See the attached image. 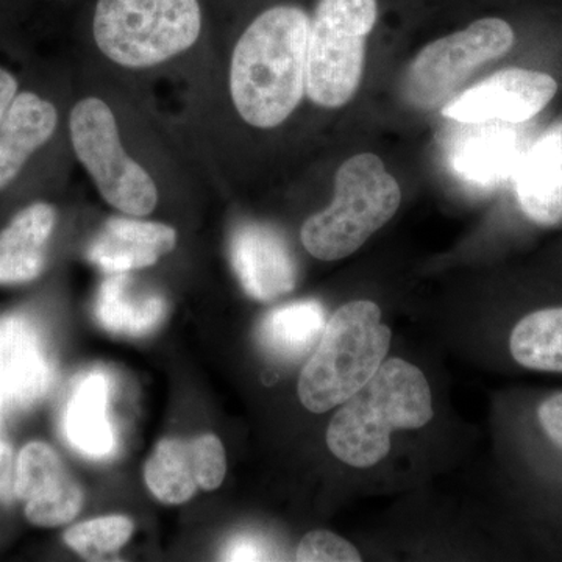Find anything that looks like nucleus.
<instances>
[{
    "mask_svg": "<svg viewBox=\"0 0 562 562\" xmlns=\"http://www.w3.org/2000/svg\"><path fill=\"white\" fill-rule=\"evenodd\" d=\"M310 18L297 7L265 11L233 52L231 91L247 124L273 128L291 116L305 92Z\"/></svg>",
    "mask_w": 562,
    "mask_h": 562,
    "instance_id": "nucleus-1",
    "label": "nucleus"
},
{
    "mask_svg": "<svg viewBox=\"0 0 562 562\" xmlns=\"http://www.w3.org/2000/svg\"><path fill=\"white\" fill-rule=\"evenodd\" d=\"M435 416L430 384L412 362L384 360L371 380L339 405L328 424V450L350 468L368 469L391 452L395 430H417Z\"/></svg>",
    "mask_w": 562,
    "mask_h": 562,
    "instance_id": "nucleus-2",
    "label": "nucleus"
},
{
    "mask_svg": "<svg viewBox=\"0 0 562 562\" xmlns=\"http://www.w3.org/2000/svg\"><path fill=\"white\" fill-rule=\"evenodd\" d=\"M391 328L376 303L342 305L325 324L299 376V398L308 412L324 414L361 390L386 360Z\"/></svg>",
    "mask_w": 562,
    "mask_h": 562,
    "instance_id": "nucleus-3",
    "label": "nucleus"
},
{
    "mask_svg": "<svg viewBox=\"0 0 562 562\" xmlns=\"http://www.w3.org/2000/svg\"><path fill=\"white\" fill-rule=\"evenodd\" d=\"M401 202V187L383 161L355 155L336 173L330 206L303 224V247L322 261L350 257L394 217Z\"/></svg>",
    "mask_w": 562,
    "mask_h": 562,
    "instance_id": "nucleus-4",
    "label": "nucleus"
},
{
    "mask_svg": "<svg viewBox=\"0 0 562 562\" xmlns=\"http://www.w3.org/2000/svg\"><path fill=\"white\" fill-rule=\"evenodd\" d=\"M198 0H99L94 38L125 68H149L190 49L201 35Z\"/></svg>",
    "mask_w": 562,
    "mask_h": 562,
    "instance_id": "nucleus-5",
    "label": "nucleus"
},
{
    "mask_svg": "<svg viewBox=\"0 0 562 562\" xmlns=\"http://www.w3.org/2000/svg\"><path fill=\"white\" fill-rule=\"evenodd\" d=\"M379 20L376 0H321L310 21L305 91L316 105L339 109L364 72L366 40Z\"/></svg>",
    "mask_w": 562,
    "mask_h": 562,
    "instance_id": "nucleus-6",
    "label": "nucleus"
},
{
    "mask_svg": "<svg viewBox=\"0 0 562 562\" xmlns=\"http://www.w3.org/2000/svg\"><path fill=\"white\" fill-rule=\"evenodd\" d=\"M74 150L114 209L131 216H147L155 210L158 191L149 173L121 146L120 131L109 105L101 99H85L70 113Z\"/></svg>",
    "mask_w": 562,
    "mask_h": 562,
    "instance_id": "nucleus-7",
    "label": "nucleus"
},
{
    "mask_svg": "<svg viewBox=\"0 0 562 562\" xmlns=\"http://www.w3.org/2000/svg\"><path fill=\"white\" fill-rule=\"evenodd\" d=\"M516 35L508 22L484 18L464 31L427 44L416 55L405 79L403 92L413 106L436 109L469 79L473 70L512 49Z\"/></svg>",
    "mask_w": 562,
    "mask_h": 562,
    "instance_id": "nucleus-8",
    "label": "nucleus"
},
{
    "mask_svg": "<svg viewBox=\"0 0 562 562\" xmlns=\"http://www.w3.org/2000/svg\"><path fill=\"white\" fill-rule=\"evenodd\" d=\"M557 91L558 83L549 74L503 69L447 102L442 116L461 124L487 121L524 124L538 116Z\"/></svg>",
    "mask_w": 562,
    "mask_h": 562,
    "instance_id": "nucleus-9",
    "label": "nucleus"
},
{
    "mask_svg": "<svg viewBox=\"0 0 562 562\" xmlns=\"http://www.w3.org/2000/svg\"><path fill=\"white\" fill-rule=\"evenodd\" d=\"M16 497L25 502V517L36 527L55 528L76 519L83 491L50 446L31 442L16 464Z\"/></svg>",
    "mask_w": 562,
    "mask_h": 562,
    "instance_id": "nucleus-10",
    "label": "nucleus"
},
{
    "mask_svg": "<svg viewBox=\"0 0 562 562\" xmlns=\"http://www.w3.org/2000/svg\"><path fill=\"white\" fill-rule=\"evenodd\" d=\"M231 257L244 291L257 301L271 302L297 284V266L288 244L268 225H239L233 233Z\"/></svg>",
    "mask_w": 562,
    "mask_h": 562,
    "instance_id": "nucleus-11",
    "label": "nucleus"
},
{
    "mask_svg": "<svg viewBox=\"0 0 562 562\" xmlns=\"http://www.w3.org/2000/svg\"><path fill=\"white\" fill-rule=\"evenodd\" d=\"M54 382V368L31 322L21 316L0 322V394L16 406L38 402Z\"/></svg>",
    "mask_w": 562,
    "mask_h": 562,
    "instance_id": "nucleus-12",
    "label": "nucleus"
},
{
    "mask_svg": "<svg viewBox=\"0 0 562 562\" xmlns=\"http://www.w3.org/2000/svg\"><path fill=\"white\" fill-rule=\"evenodd\" d=\"M520 209L539 225L562 222V122L525 150L514 173Z\"/></svg>",
    "mask_w": 562,
    "mask_h": 562,
    "instance_id": "nucleus-13",
    "label": "nucleus"
},
{
    "mask_svg": "<svg viewBox=\"0 0 562 562\" xmlns=\"http://www.w3.org/2000/svg\"><path fill=\"white\" fill-rule=\"evenodd\" d=\"M176 243L169 225L113 217L91 243L88 260L106 273L132 272L154 266Z\"/></svg>",
    "mask_w": 562,
    "mask_h": 562,
    "instance_id": "nucleus-14",
    "label": "nucleus"
},
{
    "mask_svg": "<svg viewBox=\"0 0 562 562\" xmlns=\"http://www.w3.org/2000/svg\"><path fill=\"white\" fill-rule=\"evenodd\" d=\"M472 125V131L465 132L454 147L453 168L483 187L514 177L528 149H525L522 133L514 127L516 124L487 121Z\"/></svg>",
    "mask_w": 562,
    "mask_h": 562,
    "instance_id": "nucleus-15",
    "label": "nucleus"
},
{
    "mask_svg": "<svg viewBox=\"0 0 562 562\" xmlns=\"http://www.w3.org/2000/svg\"><path fill=\"white\" fill-rule=\"evenodd\" d=\"M165 297L124 273H110L95 301V316L105 330L114 335H149L160 327L166 316Z\"/></svg>",
    "mask_w": 562,
    "mask_h": 562,
    "instance_id": "nucleus-16",
    "label": "nucleus"
},
{
    "mask_svg": "<svg viewBox=\"0 0 562 562\" xmlns=\"http://www.w3.org/2000/svg\"><path fill=\"white\" fill-rule=\"evenodd\" d=\"M57 110L33 92L14 98L0 124V190L16 179L29 157L50 139Z\"/></svg>",
    "mask_w": 562,
    "mask_h": 562,
    "instance_id": "nucleus-17",
    "label": "nucleus"
},
{
    "mask_svg": "<svg viewBox=\"0 0 562 562\" xmlns=\"http://www.w3.org/2000/svg\"><path fill=\"white\" fill-rule=\"evenodd\" d=\"M54 225V209L35 203L0 233V284L25 283L43 272Z\"/></svg>",
    "mask_w": 562,
    "mask_h": 562,
    "instance_id": "nucleus-18",
    "label": "nucleus"
},
{
    "mask_svg": "<svg viewBox=\"0 0 562 562\" xmlns=\"http://www.w3.org/2000/svg\"><path fill=\"white\" fill-rule=\"evenodd\" d=\"M110 382L91 372L77 383L65 414V432L70 446L88 458H106L116 447L109 416Z\"/></svg>",
    "mask_w": 562,
    "mask_h": 562,
    "instance_id": "nucleus-19",
    "label": "nucleus"
},
{
    "mask_svg": "<svg viewBox=\"0 0 562 562\" xmlns=\"http://www.w3.org/2000/svg\"><path fill=\"white\" fill-rule=\"evenodd\" d=\"M325 324L324 306L319 302H292L262 317L257 338L272 360L295 362L317 346Z\"/></svg>",
    "mask_w": 562,
    "mask_h": 562,
    "instance_id": "nucleus-20",
    "label": "nucleus"
},
{
    "mask_svg": "<svg viewBox=\"0 0 562 562\" xmlns=\"http://www.w3.org/2000/svg\"><path fill=\"white\" fill-rule=\"evenodd\" d=\"M509 349L524 368L562 373V306L525 316L514 327Z\"/></svg>",
    "mask_w": 562,
    "mask_h": 562,
    "instance_id": "nucleus-21",
    "label": "nucleus"
},
{
    "mask_svg": "<svg viewBox=\"0 0 562 562\" xmlns=\"http://www.w3.org/2000/svg\"><path fill=\"white\" fill-rule=\"evenodd\" d=\"M144 480L155 498L165 505H181L198 491L191 441L162 439L151 452Z\"/></svg>",
    "mask_w": 562,
    "mask_h": 562,
    "instance_id": "nucleus-22",
    "label": "nucleus"
},
{
    "mask_svg": "<svg viewBox=\"0 0 562 562\" xmlns=\"http://www.w3.org/2000/svg\"><path fill=\"white\" fill-rule=\"evenodd\" d=\"M135 525L128 517L105 516L74 525L65 532V542L87 560H102L116 553L132 538Z\"/></svg>",
    "mask_w": 562,
    "mask_h": 562,
    "instance_id": "nucleus-23",
    "label": "nucleus"
},
{
    "mask_svg": "<svg viewBox=\"0 0 562 562\" xmlns=\"http://www.w3.org/2000/svg\"><path fill=\"white\" fill-rule=\"evenodd\" d=\"M361 553L353 543L336 532L327 530L310 531L303 536L297 549L301 562H360Z\"/></svg>",
    "mask_w": 562,
    "mask_h": 562,
    "instance_id": "nucleus-24",
    "label": "nucleus"
},
{
    "mask_svg": "<svg viewBox=\"0 0 562 562\" xmlns=\"http://www.w3.org/2000/svg\"><path fill=\"white\" fill-rule=\"evenodd\" d=\"M192 462L199 486L214 491L221 486L227 472L224 446L214 435H203L191 439Z\"/></svg>",
    "mask_w": 562,
    "mask_h": 562,
    "instance_id": "nucleus-25",
    "label": "nucleus"
},
{
    "mask_svg": "<svg viewBox=\"0 0 562 562\" xmlns=\"http://www.w3.org/2000/svg\"><path fill=\"white\" fill-rule=\"evenodd\" d=\"M538 417L547 436L562 449V392L550 395L541 403Z\"/></svg>",
    "mask_w": 562,
    "mask_h": 562,
    "instance_id": "nucleus-26",
    "label": "nucleus"
},
{
    "mask_svg": "<svg viewBox=\"0 0 562 562\" xmlns=\"http://www.w3.org/2000/svg\"><path fill=\"white\" fill-rule=\"evenodd\" d=\"M16 464L13 449L9 443L0 441V502L10 503L16 497Z\"/></svg>",
    "mask_w": 562,
    "mask_h": 562,
    "instance_id": "nucleus-27",
    "label": "nucleus"
},
{
    "mask_svg": "<svg viewBox=\"0 0 562 562\" xmlns=\"http://www.w3.org/2000/svg\"><path fill=\"white\" fill-rule=\"evenodd\" d=\"M265 550L260 543L250 541V539H235L228 543L227 550L224 552V560L227 561H260L268 560Z\"/></svg>",
    "mask_w": 562,
    "mask_h": 562,
    "instance_id": "nucleus-28",
    "label": "nucleus"
},
{
    "mask_svg": "<svg viewBox=\"0 0 562 562\" xmlns=\"http://www.w3.org/2000/svg\"><path fill=\"white\" fill-rule=\"evenodd\" d=\"M18 81L7 70L0 69V124L16 98Z\"/></svg>",
    "mask_w": 562,
    "mask_h": 562,
    "instance_id": "nucleus-29",
    "label": "nucleus"
}]
</instances>
